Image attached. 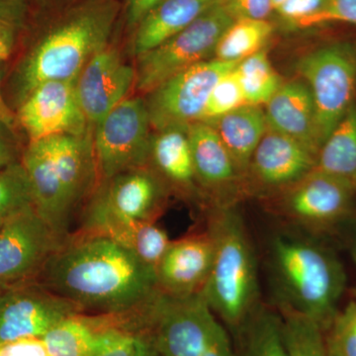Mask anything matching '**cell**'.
Returning <instances> with one entry per match:
<instances>
[{
  "label": "cell",
  "instance_id": "6da1fadb",
  "mask_svg": "<svg viewBox=\"0 0 356 356\" xmlns=\"http://www.w3.org/2000/svg\"><path fill=\"white\" fill-rule=\"evenodd\" d=\"M36 281L74 304L83 315L122 317L159 293L156 273L108 236L70 234Z\"/></svg>",
  "mask_w": 356,
  "mask_h": 356
},
{
  "label": "cell",
  "instance_id": "7a4b0ae2",
  "mask_svg": "<svg viewBox=\"0 0 356 356\" xmlns=\"http://www.w3.org/2000/svg\"><path fill=\"white\" fill-rule=\"evenodd\" d=\"M266 262L280 314L302 316L327 332L348 283L336 252L318 236L280 233L269 243Z\"/></svg>",
  "mask_w": 356,
  "mask_h": 356
},
{
  "label": "cell",
  "instance_id": "3957f363",
  "mask_svg": "<svg viewBox=\"0 0 356 356\" xmlns=\"http://www.w3.org/2000/svg\"><path fill=\"white\" fill-rule=\"evenodd\" d=\"M214 257L202 296L211 310L236 332L261 310L257 254L236 206L207 209Z\"/></svg>",
  "mask_w": 356,
  "mask_h": 356
},
{
  "label": "cell",
  "instance_id": "277c9868",
  "mask_svg": "<svg viewBox=\"0 0 356 356\" xmlns=\"http://www.w3.org/2000/svg\"><path fill=\"white\" fill-rule=\"evenodd\" d=\"M118 13L115 0H92L53 26L21 65V102L46 81H76L89 60L108 46Z\"/></svg>",
  "mask_w": 356,
  "mask_h": 356
},
{
  "label": "cell",
  "instance_id": "5b68a950",
  "mask_svg": "<svg viewBox=\"0 0 356 356\" xmlns=\"http://www.w3.org/2000/svg\"><path fill=\"white\" fill-rule=\"evenodd\" d=\"M143 325L165 356H204L229 337L202 294L178 298L159 292L143 312Z\"/></svg>",
  "mask_w": 356,
  "mask_h": 356
},
{
  "label": "cell",
  "instance_id": "8992f818",
  "mask_svg": "<svg viewBox=\"0 0 356 356\" xmlns=\"http://www.w3.org/2000/svg\"><path fill=\"white\" fill-rule=\"evenodd\" d=\"M355 195L350 185L314 168L267 200L275 216L308 235L318 236L343 228L353 220Z\"/></svg>",
  "mask_w": 356,
  "mask_h": 356
},
{
  "label": "cell",
  "instance_id": "52a82bcc",
  "mask_svg": "<svg viewBox=\"0 0 356 356\" xmlns=\"http://www.w3.org/2000/svg\"><path fill=\"white\" fill-rule=\"evenodd\" d=\"M296 72L310 88L321 147L355 102L356 43L324 44L302 56Z\"/></svg>",
  "mask_w": 356,
  "mask_h": 356
},
{
  "label": "cell",
  "instance_id": "ba28073f",
  "mask_svg": "<svg viewBox=\"0 0 356 356\" xmlns=\"http://www.w3.org/2000/svg\"><path fill=\"white\" fill-rule=\"evenodd\" d=\"M234 20L218 2L182 31L136 58L135 88L147 95L178 72L214 58L218 42Z\"/></svg>",
  "mask_w": 356,
  "mask_h": 356
},
{
  "label": "cell",
  "instance_id": "9c48e42d",
  "mask_svg": "<svg viewBox=\"0 0 356 356\" xmlns=\"http://www.w3.org/2000/svg\"><path fill=\"white\" fill-rule=\"evenodd\" d=\"M152 124L145 98L128 97L92 131L93 151L100 181L149 165Z\"/></svg>",
  "mask_w": 356,
  "mask_h": 356
},
{
  "label": "cell",
  "instance_id": "30bf717a",
  "mask_svg": "<svg viewBox=\"0 0 356 356\" xmlns=\"http://www.w3.org/2000/svg\"><path fill=\"white\" fill-rule=\"evenodd\" d=\"M168 192L149 165L120 173L93 192L81 229L105 221L156 222L165 212Z\"/></svg>",
  "mask_w": 356,
  "mask_h": 356
},
{
  "label": "cell",
  "instance_id": "8fae6325",
  "mask_svg": "<svg viewBox=\"0 0 356 356\" xmlns=\"http://www.w3.org/2000/svg\"><path fill=\"white\" fill-rule=\"evenodd\" d=\"M238 63L213 58L182 70L146 95L152 128L187 131L200 121L211 91L220 79Z\"/></svg>",
  "mask_w": 356,
  "mask_h": 356
},
{
  "label": "cell",
  "instance_id": "7c38bea8",
  "mask_svg": "<svg viewBox=\"0 0 356 356\" xmlns=\"http://www.w3.org/2000/svg\"><path fill=\"white\" fill-rule=\"evenodd\" d=\"M67 238L56 233L35 207L4 219L0 228V286L36 280Z\"/></svg>",
  "mask_w": 356,
  "mask_h": 356
},
{
  "label": "cell",
  "instance_id": "4fadbf2b",
  "mask_svg": "<svg viewBox=\"0 0 356 356\" xmlns=\"http://www.w3.org/2000/svg\"><path fill=\"white\" fill-rule=\"evenodd\" d=\"M83 315L74 304L38 281L4 288L0 293V344L24 337L41 339L70 317Z\"/></svg>",
  "mask_w": 356,
  "mask_h": 356
},
{
  "label": "cell",
  "instance_id": "5bb4252c",
  "mask_svg": "<svg viewBox=\"0 0 356 356\" xmlns=\"http://www.w3.org/2000/svg\"><path fill=\"white\" fill-rule=\"evenodd\" d=\"M317 154L289 136L267 129L255 149L243 179L245 194L269 198L306 177Z\"/></svg>",
  "mask_w": 356,
  "mask_h": 356
},
{
  "label": "cell",
  "instance_id": "9a60e30c",
  "mask_svg": "<svg viewBox=\"0 0 356 356\" xmlns=\"http://www.w3.org/2000/svg\"><path fill=\"white\" fill-rule=\"evenodd\" d=\"M17 119L29 142L92 132L79 104L76 81H50L39 84L21 102Z\"/></svg>",
  "mask_w": 356,
  "mask_h": 356
},
{
  "label": "cell",
  "instance_id": "2e32d148",
  "mask_svg": "<svg viewBox=\"0 0 356 356\" xmlns=\"http://www.w3.org/2000/svg\"><path fill=\"white\" fill-rule=\"evenodd\" d=\"M199 187L209 208L236 206L245 195L243 178L216 130L204 122L187 130Z\"/></svg>",
  "mask_w": 356,
  "mask_h": 356
},
{
  "label": "cell",
  "instance_id": "e0dca14e",
  "mask_svg": "<svg viewBox=\"0 0 356 356\" xmlns=\"http://www.w3.org/2000/svg\"><path fill=\"white\" fill-rule=\"evenodd\" d=\"M135 86V67L110 44L89 60L76 79V90L91 131Z\"/></svg>",
  "mask_w": 356,
  "mask_h": 356
},
{
  "label": "cell",
  "instance_id": "ac0fdd59",
  "mask_svg": "<svg viewBox=\"0 0 356 356\" xmlns=\"http://www.w3.org/2000/svg\"><path fill=\"white\" fill-rule=\"evenodd\" d=\"M214 257V243L207 229L172 241L156 270L159 291L170 297L201 294Z\"/></svg>",
  "mask_w": 356,
  "mask_h": 356
},
{
  "label": "cell",
  "instance_id": "d6986e66",
  "mask_svg": "<svg viewBox=\"0 0 356 356\" xmlns=\"http://www.w3.org/2000/svg\"><path fill=\"white\" fill-rule=\"evenodd\" d=\"M21 163L31 182L35 209L56 233L69 238L74 208L58 177L48 140L29 142Z\"/></svg>",
  "mask_w": 356,
  "mask_h": 356
},
{
  "label": "cell",
  "instance_id": "ffe728a7",
  "mask_svg": "<svg viewBox=\"0 0 356 356\" xmlns=\"http://www.w3.org/2000/svg\"><path fill=\"white\" fill-rule=\"evenodd\" d=\"M264 105L269 128L298 140L318 156L321 144L315 104L302 79L283 83Z\"/></svg>",
  "mask_w": 356,
  "mask_h": 356
},
{
  "label": "cell",
  "instance_id": "44dd1931",
  "mask_svg": "<svg viewBox=\"0 0 356 356\" xmlns=\"http://www.w3.org/2000/svg\"><path fill=\"white\" fill-rule=\"evenodd\" d=\"M149 165L165 182L184 197L205 200L194 170L187 131L168 129L153 136Z\"/></svg>",
  "mask_w": 356,
  "mask_h": 356
},
{
  "label": "cell",
  "instance_id": "7402d4cb",
  "mask_svg": "<svg viewBox=\"0 0 356 356\" xmlns=\"http://www.w3.org/2000/svg\"><path fill=\"white\" fill-rule=\"evenodd\" d=\"M92 132L48 138L51 156L74 210L95 189L96 168Z\"/></svg>",
  "mask_w": 356,
  "mask_h": 356
},
{
  "label": "cell",
  "instance_id": "603a6c76",
  "mask_svg": "<svg viewBox=\"0 0 356 356\" xmlns=\"http://www.w3.org/2000/svg\"><path fill=\"white\" fill-rule=\"evenodd\" d=\"M220 0H161L135 28L131 50L136 58L156 48L194 22Z\"/></svg>",
  "mask_w": 356,
  "mask_h": 356
},
{
  "label": "cell",
  "instance_id": "cb8c5ba5",
  "mask_svg": "<svg viewBox=\"0 0 356 356\" xmlns=\"http://www.w3.org/2000/svg\"><path fill=\"white\" fill-rule=\"evenodd\" d=\"M210 125L216 130L245 179L252 154L268 129L266 112L259 105L245 104Z\"/></svg>",
  "mask_w": 356,
  "mask_h": 356
},
{
  "label": "cell",
  "instance_id": "d4e9b609",
  "mask_svg": "<svg viewBox=\"0 0 356 356\" xmlns=\"http://www.w3.org/2000/svg\"><path fill=\"white\" fill-rule=\"evenodd\" d=\"M79 232L108 236L154 271L172 243L156 222L105 221Z\"/></svg>",
  "mask_w": 356,
  "mask_h": 356
},
{
  "label": "cell",
  "instance_id": "484cf974",
  "mask_svg": "<svg viewBox=\"0 0 356 356\" xmlns=\"http://www.w3.org/2000/svg\"><path fill=\"white\" fill-rule=\"evenodd\" d=\"M315 168L356 191V102L321 147Z\"/></svg>",
  "mask_w": 356,
  "mask_h": 356
},
{
  "label": "cell",
  "instance_id": "4316f807",
  "mask_svg": "<svg viewBox=\"0 0 356 356\" xmlns=\"http://www.w3.org/2000/svg\"><path fill=\"white\" fill-rule=\"evenodd\" d=\"M273 32L274 26L268 19L234 20L218 42L214 58L224 62L240 63L264 50Z\"/></svg>",
  "mask_w": 356,
  "mask_h": 356
},
{
  "label": "cell",
  "instance_id": "83f0119b",
  "mask_svg": "<svg viewBox=\"0 0 356 356\" xmlns=\"http://www.w3.org/2000/svg\"><path fill=\"white\" fill-rule=\"evenodd\" d=\"M242 356H289L280 314L262 306L236 332Z\"/></svg>",
  "mask_w": 356,
  "mask_h": 356
},
{
  "label": "cell",
  "instance_id": "f1b7e54d",
  "mask_svg": "<svg viewBox=\"0 0 356 356\" xmlns=\"http://www.w3.org/2000/svg\"><path fill=\"white\" fill-rule=\"evenodd\" d=\"M236 70L247 104H266L283 83L266 50L241 60Z\"/></svg>",
  "mask_w": 356,
  "mask_h": 356
},
{
  "label": "cell",
  "instance_id": "f546056e",
  "mask_svg": "<svg viewBox=\"0 0 356 356\" xmlns=\"http://www.w3.org/2000/svg\"><path fill=\"white\" fill-rule=\"evenodd\" d=\"M97 329L88 315H76L58 323L41 337L49 356H84Z\"/></svg>",
  "mask_w": 356,
  "mask_h": 356
},
{
  "label": "cell",
  "instance_id": "4dcf8cb0",
  "mask_svg": "<svg viewBox=\"0 0 356 356\" xmlns=\"http://www.w3.org/2000/svg\"><path fill=\"white\" fill-rule=\"evenodd\" d=\"M283 337L289 356H330L325 332L309 318L280 314Z\"/></svg>",
  "mask_w": 356,
  "mask_h": 356
},
{
  "label": "cell",
  "instance_id": "1f68e13d",
  "mask_svg": "<svg viewBox=\"0 0 356 356\" xmlns=\"http://www.w3.org/2000/svg\"><path fill=\"white\" fill-rule=\"evenodd\" d=\"M30 207H34V196L21 161L0 168V217L6 219Z\"/></svg>",
  "mask_w": 356,
  "mask_h": 356
},
{
  "label": "cell",
  "instance_id": "d6a6232c",
  "mask_svg": "<svg viewBox=\"0 0 356 356\" xmlns=\"http://www.w3.org/2000/svg\"><path fill=\"white\" fill-rule=\"evenodd\" d=\"M97 332L84 356H133L137 348L138 334L109 324L99 316H90Z\"/></svg>",
  "mask_w": 356,
  "mask_h": 356
},
{
  "label": "cell",
  "instance_id": "836d02e7",
  "mask_svg": "<svg viewBox=\"0 0 356 356\" xmlns=\"http://www.w3.org/2000/svg\"><path fill=\"white\" fill-rule=\"evenodd\" d=\"M236 67L215 84L199 122L212 123L222 115L247 104Z\"/></svg>",
  "mask_w": 356,
  "mask_h": 356
},
{
  "label": "cell",
  "instance_id": "e575fe53",
  "mask_svg": "<svg viewBox=\"0 0 356 356\" xmlns=\"http://www.w3.org/2000/svg\"><path fill=\"white\" fill-rule=\"evenodd\" d=\"M327 332L332 353L337 356H356V300L337 312Z\"/></svg>",
  "mask_w": 356,
  "mask_h": 356
},
{
  "label": "cell",
  "instance_id": "d590c367",
  "mask_svg": "<svg viewBox=\"0 0 356 356\" xmlns=\"http://www.w3.org/2000/svg\"><path fill=\"white\" fill-rule=\"evenodd\" d=\"M332 22L356 26V0H327L324 8L302 23L300 28H310Z\"/></svg>",
  "mask_w": 356,
  "mask_h": 356
},
{
  "label": "cell",
  "instance_id": "8d00e7d4",
  "mask_svg": "<svg viewBox=\"0 0 356 356\" xmlns=\"http://www.w3.org/2000/svg\"><path fill=\"white\" fill-rule=\"evenodd\" d=\"M327 0H283L274 9L284 23L294 28H300L302 23L322 10Z\"/></svg>",
  "mask_w": 356,
  "mask_h": 356
},
{
  "label": "cell",
  "instance_id": "74e56055",
  "mask_svg": "<svg viewBox=\"0 0 356 356\" xmlns=\"http://www.w3.org/2000/svg\"><path fill=\"white\" fill-rule=\"evenodd\" d=\"M234 19H268L273 13L271 0H220Z\"/></svg>",
  "mask_w": 356,
  "mask_h": 356
},
{
  "label": "cell",
  "instance_id": "f35d334b",
  "mask_svg": "<svg viewBox=\"0 0 356 356\" xmlns=\"http://www.w3.org/2000/svg\"><path fill=\"white\" fill-rule=\"evenodd\" d=\"M0 356H49L41 339L24 337L0 344Z\"/></svg>",
  "mask_w": 356,
  "mask_h": 356
},
{
  "label": "cell",
  "instance_id": "ab89813d",
  "mask_svg": "<svg viewBox=\"0 0 356 356\" xmlns=\"http://www.w3.org/2000/svg\"><path fill=\"white\" fill-rule=\"evenodd\" d=\"M22 22L0 18V62L10 58Z\"/></svg>",
  "mask_w": 356,
  "mask_h": 356
},
{
  "label": "cell",
  "instance_id": "60d3db41",
  "mask_svg": "<svg viewBox=\"0 0 356 356\" xmlns=\"http://www.w3.org/2000/svg\"><path fill=\"white\" fill-rule=\"evenodd\" d=\"M10 128L0 122V168L20 161L18 159V151L11 135Z\"/></svg>",
  "mask_w": 356,
  "mask_h": 356
},
{
  "label": "cell",
  "instance_id": "b9f144b4",
  "mask_svg": "<svg viewBox=\"0 0 356 356\" xmlns=\"http://www.w3.org/2000/svg\"><path fill=\"white\" fill-rule=\"evenodd\" d=\"M159 1L161 0H128L127 23L129 27H137L140 21Z\"/></svg>",
  "mask_w": 356,
  "mask_h": 356
},
{
  "label": "cell",
  "instance_id": "7bdbcfd3",
  "mask_svg": "<svg viewBox=\"0 0 356 356\" xmlns=\"http://www.w3.org/2000/svg\"><path fill=\"white\" fill-rule=\"evenodd\" d=\"M26 13L25 0H0V18L22 22Z\"/></svg>",
  "mask_w": 356,
  "mask_h": 356
},
{
  "label": "cell",
  "instance_id": "ee69618b",
  "mask_svg": "<svg viewBox=\"0 0 356 356\" xmlns=\"http://www.w3.org/2000/svg\"><path fill=\"white\" fill-rule=\"evenodd\" d=\"M133 356H165L149 332L138 334L137 348Z\"/></svg>",
  "mask_w": 356,
  "mask_h": 356
},
{
  "label": "cell",
  "instance_id": "f6af8a7d",
  "mask_svg": "<svg viewBox=\"0 0 356 356\" xmlns=\"http://www.w3.org/2000/svg\"><path fill=\"white\" fill-rule=\"evenodd\" d=\"M16 116L9 108L8 105L4 99L3 95H2L1 90V76H0V122L6 124L7 127L10 128L13 130L14 126H15Z\"/></svg>",
  "mask_w": 356,
  "mask_h": 356
},
{
  "label": "cell",
  "instance_id": "bcb514c9",
  "mask_svg": "<svg viewBox=\"0 0 356 356\" xmlns=\"http://www.w3.org/2000/svg\"><path fill=\"white\" fill-rule=\"evenodd\" d=\"M350 254L353 255V261L356 264V220H351L350 222Z\"/></svg>",
  "mask_w": 356,
  "mask_h": 356
},
{
  "label": "cell",
  "instance_id": "7dc6e473",
  "mask_svg": "<svg viewBox=\"0 0 356 356\" xmlns=\"http://www.w3.org/2000/svg\"><path fill=\"white\" fill-rule=\"evenodd\" d=\"M271 1H273V9L274 11V9H275L276 7L280 6V4L281 3V2L283 1V0H271Z\"/></svg>",
  "mask_w": 356,
  "mask_h": 356
},
{
  "label": "cell",
  "instance_id": "c3c4849f",
  "mask_svg": "<svg viewBox=\"0 0 356 356\" xmlns=\"http://www.w3.org/2000/svg\"><path fill=\"white\" fill-rule=\"evenodd\" d=\"M4 218L0 217V228H1L2 224H3Z\"/></svg>",
  "mask_w": 356,
  "mask_h": 356
},
{
  "label": "cell",
  "instance_id": "681fc988",
  "mask_svg": "<svg viewBox=\"0 0 356 356\" xmlns=\"http://www.w3.org/2000/svg\"><path fill=\"white\" fill-rule=\"evenodd\" d=\"M327 348H329V346H327ZM329 353H330V356H337L336 355H334V353H332V351L330 350H329Z\"/></svg>",
  "mask_w": 356,
  "mask_h": 356
},
{
  "label": "cell",
  "instance_id": "f907efd6",
  "mask_svg": "<svg viewBox=\"0 0 356 356\" xmlns=\"http://www.w3.org/2000/svg\"><path fill=\"white\" fill-rule=\"evenodd\" d=\"M3 289H4V287H1V286H0V293H1V292H2V290H3Z\"/></svg>",
  "mask_w": 356,
  "mask_h": 356
}]
</instances>
